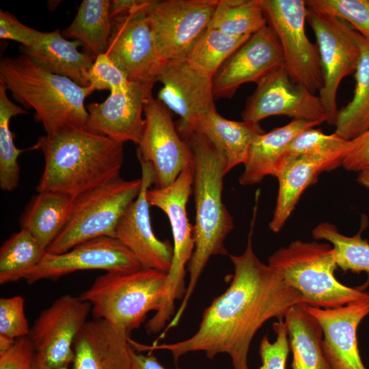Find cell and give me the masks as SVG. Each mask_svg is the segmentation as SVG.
<instances>
[{
  "label": "cell",
  "instance_id": "6da1fadb",
  "mask_svg": "<svg viewBox=\"0 0 369 369\" xmlns=\"http://www.w3.org/2000/svg\"><path fill=\"white\" fill-rule=\"evenodd\" d=\"M253 226L254 220L243 253L229 255L234 266L230 285L204 310L194 334L174 343L142 346L144 350L167 351L175 362L192 352L210 359L224 353L234 369H249V347L258 329L271 318L284 320L290 307L303 303L301 293L254 253Z\"/></svg>",
  "mask_w": 369,
  "mask_h": 369
},
{
  "label": "cell",
  "instance_id": "7a4b0ae2",
  "mask_svg": "<svg viewBox=\"0 0 369 369\" xmlns=\"http://www.w3.org/2000/svg\"><path fill=\"white\" fill-rule=\"evenodd\" d=\"M31 148L44 159L36 191L74 197L119 178L124 159L122 143L84 129L46 134Z\"/></svg>",
  "mask_w": 369,
  "mask_h": 369
},
{
  "label": "cell",
  "instance_id": "3957f363",
  "mask_svg": "<svg viewBox=\"0 0 369 369\" xmlns=\"http://www.w3.org/2000/svg\"><path fill=\"white\" fill-rule=\"evenodd\" d=\"M184 137L193 154L195 247L187 269L189 279L186 292L168 330L179 324L210 258L228 255L225 240L234 228L233 218L222 199L224 159L203 135L192 133Z\"/></svg>",
  "mask_w": 369,
  "mask_h": 369
},
{
  "label": "cell",
  "instance_id": "277c9868",
  "mask_svg": "<svg viewBox=\"0 0 369 369\" xmlns=\"http://www.w3.org/2000/svg\"><path fill=\"white\" fill-rule=\"evenodd\" d=\"M0 83L15 100L35 111V120L47 135L70 128L88 130L84 102L93 92L90 86L46 70L23 53L1 59Z\"/></svg>",
  "mask_w": 369,
  "mask_h": 369
},
{
  "label": "cell",
  "instance_id": "5b68a950",
  "mask_svg": "<svg viewBox=\"0 0 369 369\" xmlns=\"http://www.w3.org/2000/svg\"><path fill=\"white\" fill-rule=\"evenodd\" d=\"M268 261L289 286L301 293L307 305L333 308L369 299V292L337 280L334 272L338 266L329 244L297 240L276 250Z\"/></svg>",
  "mask_w": 369,
  "mask_h": 369
},
{
  "label": "cell",
  "instance_id": "8992f818",
  "mask_svg": "<svg viewBox=\"0 0 369 369\" xmlns=\"http://www.w3.org/2000/svg\"><path fill=\"white\" fill-rule=\"evenodd\" d=\"M167 273L148 268L127 273H106L79 297L100 318L127 332L137 329L151 311L159 309Z\"/></svg>",
  "mask_w": 369,
  "mask_h": 369
},
{
  "label": "cell",
  "instance_id": "52a82bcc",
  "mask_svg": "<svg viewBox=\"0 0 369 369\" xmlns=\"http://www.w3.org/2000/svg\"><path fill=\"white\" fill-rule=\"evenodd\" d=\"M193 165L184 169L176 180L164 188L150 189L147 198L150 205L158 207L167 216L173 236V256L167 273L165 293L159 309L146 324L151 333L162 331L173 318L175 302L182 299L185 286L186 267L192 257L194 227L187 213V204L193 191Z\"/></svg>",
  "mask_w": 369,
  "mask_h": 369
},
{
  "label": "cell",
  "instance_id": "ba28073f",
  "mask_svg": "<svg viewBox=\"0 0 369 369\" xmlns=\"http://www.w3.org/2000/svg\"><path fill=\"white\" fill-rule=\"evenodd\" d=\"M141 187V178L119 177L77 197L67 223L46 252L59 254L96 238H115L116 226Z\"/></svg>",
  "mask_w": 369,
  "mask_h": 369
},
{
  "label": "cell",
  "instance_id": "9c48e42d",
  "mask_svg": "<svg viewBox=\"0 0 369 369\" xmlns=\"http://www.w3.org/2000/svg\"><path fill=\"white\" fill-rule=\"evenodd\" d=\"M267 25L280 44L291 80L314 94L323 84L318 49L306 36L304 0H260Z\"/></svg>",
  "mask_w": 369,
  "mask_h": 369
},
{
  "label": "cell",
  "instance_id": "30bf717a",
  "mask_svg": "<svg viewBox=\"0 0 369 369\" xmlns=\"http://www.w3.org/2000/svg\"><path fill=\"white\" fill-rule=\"evenodd\" d=\"M306 20L315 35L323 73L318 97L327 122L336 126L339 85L344 77L355 73L360 57L358 32L342 20L308 8Z\"/></svg>",
  "mask_w": 369,
  "mask_h": 369
},
{
  "label": "cell",
  "instance_id": "8fae6325",
  "mask_svg": "<svg viewBox=\"0 0 369 369\" xmlns=\"http://www.w3.org/2000/svg\"><path fill=\"white\" fill-rule=\"evenodd\" d=\"M218 1L150 0L146 18L161 64L185 56L207 28Z\"/></svg>",
  "mask_w": 369,
  "mask_h": 369
},
{
  "label": "cell",
  "instance_id": "7c38bea8",
  "mask_svg": "<svg viewBox=\"0 0 369 369\" xmlns=\"http://www.w3.org/2000/svg\"><path fill=\"white\" fill-rule=\"evenodd\" d=\"M146 124L137 148V156L152 164L155 187L171 184L187 167L193 165V154L177 131L168 109L152 96L144 105Z\"/></svg>",
  "mask_w": 369,
  "mask_h": 369
},
{
  "label": "cell",
  "instance_id": "4fadbf2b",
  "mask_svg": "<svg viewBox=\"0 0 369 369\" xmlns=\"http://www.w3.org/2000/svg\"><path fill=\"white\" fill-rule=\"evenodd\" d=\"M90 310V303L79 297L65 295L55 300L31 327L28 337L36 353L52 367H68L74 358V341Z\"/></svg>",
  "mask_w": 369,
  "mask_h": 369
},
{
  "label": "cell",
  "instance_id": "5bb4252c",
  "mask_svg": "<svg viewBox=\"0 0 369 369\" xmlns=\"http://www.w3.org/2000/svg\"><path fill=\"white\" fill-rule=\"evenodd\" d=\"M158 100L180 117L178 131L185 137L204 115L215 109L213 77L193 67L185 56L161 64Z\"/></svg>",
  "mask_w": 369,
  "mask_h": 369
},
{
  "label": "cell",
  "instance_id": "9a60e30c",
  "mask_svg": "<svg viewBox=\"0 0 369 369\" xmlns=\"http://www.w3.org/2000/svg\"><path fill=\"white\" fill-rule=\"evenodd\" d=\"M143 268L133 254L118 239L102 236L81 243L59 254L46 253L25 276L29 284L43 279L57 280L80 271L104 270L127 273Z\"/></svg>",
  "mask_w": 369,
  "mask_h": 369
},
{
  "label": "cell",
  "instance_id": "2e32d148",
  "mask_svg": "<svg viewBox=\"0 0 369 369\" xmlns=\"http://www.w3.org/2000/svg\"><path fill=\"white\" fill-rule=\"evenodd\" d=\"M148 5L128 15L111 18L106 54L130 82L153 87L161 63L146 18Z\"/></svg>",
  "mask_w": 369,
  "mask_h": 369
},
{
  "label": "cell",
  "instance_id": "e0dca14e",
  "mask_svg": "<svg viewBox=\"0 0 369 369\" xmlns=\"http://www.w3.org/2000/svg\"><path fill=\"white\" fill-rule=\"evenodd\" d=\"M271 115L327 122L318 96L295 83L284 67L274 70L257 84L241 113L243 121L252 123H259Z\"/></svg>",
  "mask_w": 369,
  "mask_h": 369
},
{
  "label": "cell",
  "instance_id": "ac0fdd59",
  "mask_svg": "<svg viewBox=\"0 0 369 369\" xmlns=\"http://www.w3.org/2000/svg\"><path fill=\"white\" fill-rule=\"evenodd\" d=\"M141 169V187L137 198L122 215L115 229V238L135 256L143 268L167 273L170 269L173 247L169 241L159 240L150 220L147 193L154 182L152 164L138 159Z\"/></svg>",
  "mask_w": 369,
  "mask_h": 369
},
{
  "label": "cell",
  "instance_id": "d6986e66",
  "mask_svg": "<svg viewBox=\"0 0 369 369\" xmlns=\"http://www.w3.org/2000/svg\"><path fill=\"white\" fill-rule=\"evenodd\" d=\"M281 67H284L282 50L275 33L267 25L251 35L215 74L214 97L231 98L241 85L258 84Z\"/></svg>",
  "mask_w": 369,
  "mask_h": 369
},
{
  "label": "cell",
  "instance_id": "ffe728a7",
  "mask_svg": "<svg viewBox=\"0 0 369 369\" xmlns=\"http://www.w3.org/2000/svg\"><path fill=\"white\" fill-rule=\"evenodd\" d=\"M152 87L131 82L128 88L110 92L103 102L87 107L88 131L124 144H139L145 128L144 105Z\"/></svg>",
  "mask_w": 369,
  "mask_h": 369
},
{
  "label": "cell",
  "instance_id": "44dd1931",
  "mask_svg": "<svg viewBox=\"0 0 369 369\" xmlns=\"http://www.w3.org/2000/svg\"><path fill=\"white\" fill-rule=\"evenodd\" d=\"M305 308L322 327V349L331 368L366 369L358 348L357 330L369 314V299L333 308L307 305Z\"/></svg>",
  "mask_w": 369,
  "mask_h": 369
},
{
  "label": "cell",
  "instance_id": "7402d4cb",
  "mask_svg": "<svg viewBox=\"0 0 369 369\" xmlns=\"http://www.w3.org/2000/svg\"><path fill=\"white\" fill-rule=\"evenodd\" d=\"M128 334L102 319L87 320L74 341L72 369H131Z\"/></svg>",
  "mask_w": 369,
  "mask_h": 369
},
{
  "label": "cell",
  "instance_id": "603a6c76",
  "mask_svg": "<svg viewBox=\"0 0 369 369\" xmlns=\"http://www.w3.org/2000/svg\"><path fill=\"white\" fill-rule=\"evenodd\" d=\"M320 124L317 122L292 120L285 126L258 135L251 144L239 183L254 185L266 176L275 177L291 141L303 131Z\"/></svg>",
  "mask_w": 369,
  "mask_h": 369
},
{
  "label": "cell",
  "instance_id": "cb8c5ba5",
  "mask_svg": "<svg viewBox=\"0 0 369 369\" xmlns=\"http://www.w3.org/2000/svg\"><path fill=\"white\" fill-rule=\"evenodd\" d=\"M79 46H82L81 42L68 40L57 29L42 32L38 42L31 48L23 47V53L46 70L87 87V73L95 57L78 51Z\"/></svg>",
  "mask_w": 369,
  "mask_h": 369
},
{
  "label": "cell",
  "instance_id": "d4e9b609",
  "mask_svg": "<svg viewBox=\"0 0 369 369\" xmlns=\"http://www.w3.org/2000/svg\"><path fill=\"white\" fill-rule=\"evenodd\" d=\"M192 133L205 137L221 154L227 174L236 165L245 163L254 139L264 132L259 123L230 120L215 109L193 125L189 134Z\"/></svg>",
  "mask_w": 369,
  "mask_h": 369
},
{
  "label": "cell",
  "instance_id": "484cf974",
  "mask_svg": "<svg viewBox=\"0 0 369 369\" xmlns=\"http://www.w3.org/2000/svg\"><path fill=\"white\" fill-rule=\"evenodd\" d=\"M326 171L324 165L304 155H288L283 159L275 178L279 182L277 198L269 228L279 232L295 209L303 192Z\"/></svg>",
  "mask_w": 369,
  "mask_h": 369
},
{
  "label": "cell",
  "instance_id": "4316f807",
  "mask_svg": "<svg viewBox=\"0 0 369 369\" xmlns=\"http://www.w3.org/2000/svg\"><path fill=\"white\" fill-rule=\"evenodd\" d=\"M284 319L292 353V369H332L322 349V327L305 304L290 307Z\"/></svg>",
  "mask_w": 369,
  "mask_h": 369
},
{
  "label": "cell",
  "instance_id": "83f0119b",
  "mask_svg": "<svg viewBox=\"0 0 369 369\" xmlns=\"http://www.w3.org/2000/svg\"><path fill=\"white\" fill-rule=\"evenodd\" d=\"M76 197L57 191L38 192L20 219L27 230L46 250L67 223Z\"/></svg>",
  "mask_w": 369,
  "mask_h": 369
},
{
  "label": "cell",
  "instance_id": "f1b7e54d",
  "mask_svg": "<svg viewBox=\"0 0 369 369\" xmlns=\"http://www.w3.org/2000/svg\"><path fill=\"white\" fill-rule=\"evenodd\" d=\"M109 0H83L70 26L62 31L64 38L81 42L85 53L96 57L106 53L112 22Z\"/></svg>",
  "mask_w": 369,
  "mask_h": 369
},
{
  "label": "cell",
  "instance_id": "f546056e",
  "mask_svg": "<svg viewBox=\"0 0 369 369\" xmlns=\"http://www.w3.org/2000/svg\"><path fill=\"white\" fill-rule=\"evenodd\" d=\"M360 57L352 100L338 111L334 133L352 140L369 129V41L358 33Z\"/></svg>",
  "mask_w": 369,
  "mask_h": 369
},
{
  "label": "cell",
  "instance_id": "4dcf8cb0",
  "mask_svg": "<svg viewBox=\"0 0 369 369\" xmlns=\"http://www.w3.org/2000/svg\"><path fill=\"white\" fill-rule=\"evenodd\" d=\"M267 26L260 0H219L207 28L250 36Z\"/></svg>",
  "mask_w": 369,
  "mask_h": 369
},
{
  "label": "cell",
  "instance_id": "1f68e13d",
  "mask_svg": "<svg viewBox=\"0 0 369 369\" xmlns=\"http://www.w3.org/2000/svg\"><path fill=\"white\" fill-rule=\"evenodd\" d=\"M46 251L26 230L14 233L0 249V284L25 279L36 266Z\"/></svg>",
  "mask_w": 369,
  "mask_h": 369
},
{
  "label": "cell",
  "instance_id": "d6a6232c",
  "mask_svg": "<svg viewBox=\"0 0 369 369\" xmlns=\"http://www.w3.org/2000/svg\"><path fill=\"white\" fill-rule=\"evenodd\" d=\"M250 36L234 37L206 28L189 49L185 58L196 69L214 78L226 60Z\"/></svg>",
  "mask_w": 369,
  "mask_h": 369
},
{
  "label": "cell",
  "instance_id": "836d02e7",
  "mask_svg": "<svg viewBox=\"0 0 369 369\" xmlns=\"http://www.w3.org/2000/svg\"><path fill=\"white\" fill-rule=\"evenodd\" d=\"M7 90L0 83V187L3 191H12L19 184L18 158L25 150L16 147L10 121L12 117L27 112L8 98Z\"/></svg>",
  "mask_w": 369,
  "mask_h": 369
},
{
  "label": "cell",
  "instance_id": "e575fe53",
  "mask_svg": "<svg viewBox=\"0 0 369 369\" xmlns=\"http://www.w3.org/2000/svg\"><path fill=\"white\" fill-rule=\"evenodd\" d=\"M349 140L336 133H323L314 128L299 133L288 146V155H304L322 163L326 171L342 164Z\"/></svg>",
  "mask_w": 369,
  "mask_h": 369
},
{
  "label": "cell",
  "instance_id": "d590c367",
  "mask_svg": "<svg viewBox=\"0 0 369 369\" xmlns=\"http://www.w3.org/2000/svg\"><path fill=\"white\" fill-rule=\"evenodd\" d=\"M316 240H326L332 244L337 264L344 271L369 272V243L361 238L360 234L346 236L329 222L319 223L313 230Z\"/></svg>",
  "mask_w": 369,
  "mask_h": 369
},
{
  "label": "cell",
  "instance_id": "8d00e7d4",
  "mask_svg": "<svg viewBox=\"0 0 369 369\" xmlns=\"http://www.w3.org/2000/svg\"><path fill=\"white\" fill-rule=\"evenodd\" d=\"M305 2L309 10L345 21L369 41V0H306Z\"/></svg>",
  "mask_w": 369,
  "mask_h": 369
},
{
  "label": "cell",
  "instance_id": "74e56055",
  "mask_svg": "<svg viewBox=\"0 0 369 369\" xmlns=\"http://www.w3.org/2000/svg\"><path fill=\"white\" fill-rule=\"evenodd\" d=\"M87 81L93 92L122 90L128 88L131 84L124 72L106 53L100 54L96 57L87 73Z\"/></svg>",
  "mask_w": 369,
  "mask_h": 369
},
{
  "label": "cell",
  "instance_id": "f35d334b",
  "mask_svg": "<svg viewBox=\"0 0 369 369\" xmlns=\"http://www.w3.org/2000/svg\"><path fill=\"white\" fill-rule=\"evenodd\" d=\"M25 313V299L20 295L0 299V335L16 340L29 336Z\"/></svg>",
  "mask_w": 369,
  "mask_h": 369
},
{
  "label": "cell",
  "instance_id": "ab89813d",
  "mask_svg": "<svg viewBox=\"0 0 369 369\" xmlns=\"http://www.w3.org/2000/svg\"><path fill=\"white\" fill-rule=\"evenodd\" d=\"M273 329L277 336L275 342H271L267 334L260 341L259 353L262 364L258 369H286L290 346L284 320L273 323Z\"/></svg>",
  "mask_w": 369,
  "mask_h": 369
},
{
  "label": "cell",
  "instance_id": "60d3db41",
  "mask_svg": "<svg viewBox=\"0 0 369 369\" xmlns=\"http://www.w3.org/2000/svg\"><path fill=\"white\" fill-rule=\"evenodd\" d=\"M42 31L27 27L10 13L0 10V38L21 43L31 48L40 40Z\"/></svg>",
  "mask_w": 369,
  "mask_h": 369
},
{
  "label": "cell",
  "instance_id": "b9f144b4",
  "mask_svg": "<svg viewBox=\"0 0 369 369\" xmlns=\"http://www.w3.org/2000/svg\"><path fill=\"white\" fill-rule=\"evenodd\" d=\"M35 354L28 336L18 338L11 348L0 353V369H33Z\"/></svg>",
  "mask_w": 369,
  "mask_h": 369
},
{
  "label": "cell",
  "instance_id": "7bdbcfd3",
  "mask_svg": "<svg viewBox=\"0 0 369 369\" xmlns=\"http://www.w3.org/2000/svg\"><path fill=\"white\" fill-rule=\"evenodd\" d=\"M369 163V129L349 140L342 165L347 170L359 172Z\"/></svg>",
  "mask_w": 369,
  "mask_h": 369
},
{
  "label": "cell",
  "instance_id": "ee69618b",
  "mask_svg": "<svg viewBox=\"0 0 369 369\" xmlns=\"http://www.w3.org/2000/svg\"><path fill=\"white\" fill-rule=\"evenodd\" d=\"M150 0H113L111 3V18L126 16L146 7Z\"/></svg>",
  "mask_w": 369,
  "mask_h": 369
},
{
  "label": "cell",
  "instance_id": "f6af8a7d",
  "mask_svg": "<svg viewBox=\"0 0 369 369\" xmlns=\"http://www.w3.org/2000/svg\"><path fill=\"white\" fill-rule=\"evenodd\" d=\"M131 369H166L152 354L143 355L132 350V364ZM176 369H180L176 368Z\"/></svg>",
  "mask_w": 369,
  "mask_h": 369
},
{
  "label": "cell",
  "instance_id": "bcb514c9",
  "mask_svg": "<svg viewBox=\"0 0 369 369\" xmlns=\"http://www.w3.org/2000/svg\"><path fill=\"white\" fill-rule=\"evenodd\" d=\"M33 369H68V367H52L49 366L40 356L36 353Z\"/></svg>",
  "mask_w": 369,
  "mask_h": 369
},
{
  "label": "cell",
  "instance_id": "7dc6e473",
  "mask_svg": "<svg viewBox=\"0 0 369 369\" xmlns=\"http://www.w3.org/2000/svg\"><path fill=\"white\" fill-rule=\"evenodd\" d=\"M359 172L357 181L359 184L369 189V163Z\"/></svg>",
  "mask_w": 369,
  "mask_h": 369
},
{
  "label": "cell",
  "instance_id": "c3c4849f",
  "mask_svg": "<svg viewBox=\"0 0 369 369\" xmlns=\"http://www.w3.org/2000/svg\"><path fill=\"white\" fill-rule=\"evenodd\" d=\"M15 340L5 336L0 335V353H3L11 348Z\"/></svg>",
  "mask_w": 369,
  "mask_h": 369
}]
</instances>
